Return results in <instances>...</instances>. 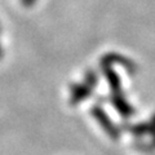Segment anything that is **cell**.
<instances>
[{"mask_svg": "<svg viewBox=\"0 0 155 155\" xmlns=\"http://www.w3.org/2000/svg\"><path fill=\"white\" fill-rule=\"evenodd\" d=\"M96 113V118L98 119V122L101 123V125L106 129V132H107L111 137H118V130L115 129V127L113 124H111V122L109 120V118L105 115V113H102V111H100L98 109L94 110Z\"/></svg>", "mask_w": 155, "mask_h": 155, "instance_id": "cell-1", "label": "cell"}, {"mask_svg": "<svg viewBox=\"0 0 155 155\" xmlns=\"http://www.w3.org/2000/svg\"><path fill=\"white\" fill-rule=\"evenodd\" d=\"M88 96V89H85L83 85L79 87V89H78L76 93H74V97H72V101L74 102H78V101H80L81 98H85V97Z\"/></svg>", "mask_w": 155, "mask_h": 155, "instance_id": "cell-2", "label": "cell"}, {"mask_svg": "<svg viewBox=\"0 0 155 155\" xmlns=\"http://www.w3.org/2000/svg\"><path fill=\"white\" fill-rule=\"evenodd\" d=\"M21 2H22V4L25 7H30V5H32V4L36 2V0H21Z\"/></svg>", "mask_w": 155, "mask_h": 155, "instance_id": "cell-3", "label": "cell"}, {"mask_svg": "<svg viewBox=\"0 0 155 155\" xmlns=\"http://www.w3.org/2000/svg\"><path fill=\"white\" fill-rule=\"evenodd\" d=\"M0 53H2V49H0Z\"/></svg>", "mask_w": 155, "mask_h": 155, "instance_id": "cell-4", "label": "cell"}]
</instances>
